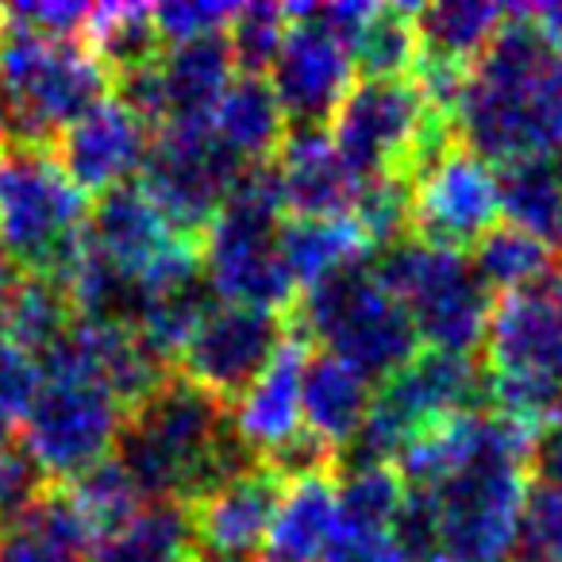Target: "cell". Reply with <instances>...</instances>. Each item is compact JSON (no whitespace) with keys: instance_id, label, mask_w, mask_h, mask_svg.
Wrapping results in <instances>:
<instances>
[{"instance_id":"obj_46","label":"cell","mask_w":562,"mask_h":562,"mask_svg":"<svg viewBox=\"0 0 562 562\" xmlns=\"http://www.w3.org/2000/svg\"><path fill=\"white\" fill-rule=\"evenodd\" d=\"M262 562H266V559H262Z\"/></svg>"},{"instance_id":"obj_39","label":"cell","mask_w":562,"mask_h":562,"mask_svg":"<svg viewBox=\"0 0 562 562\" xmlns=\"http://www.w3.org/2000/svg\"><path fill=\"white\" fill-rule=\"evenodd\" d=\"M47 482L16 443H0V531H9L40 501Z\"/></svg>"},{"instance_id":"obj_21","label":"cell","mask_w":562,"mask_h":562,"mask_svg":"<svg viewBox=\"0 0 562 562\" xmlns=\"http://www.w3.org/2000/svg\"><path fill=\"white\" fill-rule=\"evenodd\" d=\"M378 382H370L362 370L347 367L336 355H308L305 390H301V408H305V431L328 443L344 459L359 439L362 424L374 405Z\"/></svg>"},{"instance_id":"obj_14","label":"cell","mask_w":562,"mask_h":562,"mask_svg":"<svg viewBox=\"0 0 562 562\" xmlns=\"http://www.w3.org/2000/svg\"><path fill=\"white\" fill-rule=\"evenodd\" d=\"M243 166H235L216 139L204 127H162L150 143L147 166H143L139 186L150 193V201L166 212L178 232L201 239L209 220L220 212L235 181L243 178Z\"/></svg>"},{"instance_id":"obj_42","label":"cell","mask_w":562,"mask_h":562,"mask_svg":"<svg viewBox=\"0 0 562 562\" xmlns=\"http://www.w3.org/2000/svg\"><path fill=\"white\" fill-rule=\"evenodd\" d=\"M20 285H24V270H20L9 250L0 247V336H4V324H9L12 301H16Z\"/></svg>"},{"instance_id":"obj_41","label":"cell","mask_w":562,"mask_h":562,"mask_svg":"<svg viewBox=\"0 0 562 562\" xmlns=\"http://www.w3.org/2000/svg\"><path fill=\"white\" fill-rule=\"evenodd\" d=\"M531 470H536V482L562 490V428H551L536 443V454H531Z\"/></svg>"},{"instance_id":"obj_36","label":"cell","mask_w":562,"mask_h":562,"mask_svg":"<svg viewBox=\"0 0 562 562\" xmlns=\"http://www.w3.org/2000/svg\"><path fill=\"white\" fill-rule=\"evenodd\" d=\"M40 385H43L40 359L20 351L9 339H0V443H12V436H20Z\"/></svg>"},{"instance_id":"obj_22","label":"cell","mask_w":562,"mask_h":562,"mask_svg":"<svg viewBox=\"0 0 562 562\" xmlns=\"http://www.w3.org/2000/svg\"><path fill=\"white\" fill-rule=\"evenodd\" d=\"M278 243L297 293L316 290L324 281L339 278L347 270H359V266H367L374 258V247H370L367 232H362L355 216H285Z\"/></svg>"},{"instance_id":"obj_10","label":"cell","mask_w":562,"mask_h":562,"mask_svg":"<svg viewBox=\"0 0 562 562\" xmlns=\"http://www.w3.org/2000/svg\"><path fill=\"white\" fill-rule=\"evenodd\" d=\"M362 178H413L416 166L454 139L413 78H359L328 124Z\"/></svg>"},{"instance_id":"obj_8","label":"cell","mask_w":562,"mask_h":562,"mask_svg":"<svg viewBox=\"0 0 562 562\" xmlns=\"http://www.w3.org/2000/svg\"><path fill=\"white\" fill-rule=\"evenodd\" d=\"M40 367L43 385L20 428V451L40 470L43 482L70 485L74 477L116 454L127 408L93 374L58 355L40 359Z\"/></svg>"},{"instance_id":"obj_20","label":"cell","mask_w":562,"mask_h":562,"mask_svg":"<svg viewBox=\"0 0 562 562\" xmlns=\"http://www.w3.org/2000/svg\"><path fill=\"white\" fill-rule=\"evenodd\" d=\"M209 135L216 147L243 170L270 166L278 147L290 135V120L281 112V101L273 93L270 78L239 74L220 97V104L209 116Z\"/></svg>"},{"instance_id":"obj_40","label":"cell","mask_w":562,"mask_h":562,"mask_svg":"<svg viewBox=\"0 0 562 562\" xmlns=\"http://www.w3.org/2000/svg\"><path fill=\"white\" fill-rule=\"evenodd\" d=\"M324 562H416L397 531H347L339 528Z\"/></svg>"},{"instance_id":"obj_1","label":"cell","mask_w":562,"mask_h":562,"mask_svg":"<svg viewBox=\"0 0 562 562\" xmlns=\"http://www.w3.org/2000/svg\"><path fill=\"white\" fill-rule=\"evenodd\" d=\"M536 443L531 431L497 416L482 454L428 490H408L397 536L416 562H513Z\"/></svg>"},{"instance_id":"obj_24","label":"cell","mask_w":562,"mask_h":562,"mask_svg":"<svg viewBox=\"0 0 562 562\" xmlns=\"http://www.w3.org/2000/svg\"><path fill=\"white\" fill-rule=\"evenodd\" d=\"M93 551L97 531L63 485L43 490L9 531H0V562H89Z\"/></svg>"},{"instance_id":"obj_44","label":"cell","mask_w":562,"mask_h":562,"mask_svg":"<svg viewBox=\"0 0 562 562\" xmlns=\"http://www.w3.org/2000/svg\"><path fill=\"white\" fill-rule=\"evenodd\" d=\"M186 562H227V559H212V554H201V551H196L193 559H186Z\"/></svg>"},{"instance_id":"obj_18","label":"cell","mask_w":562,"mask_h":562,"mask_svg":"<svg viewBox=\"0 0 562 562\" xmlns=\"http://www.w3.org/2000/svg\"><path fill=\"white\" fill-rule=\"evenodd\" d=\"M281 493H285V482L262 462L239 470L216 490L204 493L196 505H189L201 554L227 562H247L262 554Z\"/></svg>"},{"instance_id":"obj_26","label":"cell","mask_w":562,"mask_h":562,"mask_svg":"<svg viewBox=\"0 0 562 562\" xmlns=\"http://www.w3.org/2000/svg\"><path fill=\"white\" fill-rule=\"evenodd\" d=\"M513 9L493 4V0H439L416 9V32H420L424 58H439L451 66H470L493 47Z\"/></svg>"},{"instance_id":"obj_17","label":"cell","mask_w":562,"mask_h":562,"mask_svg":"<svg viewBox=\"0 0 562 562\" xmlns=\"http://www.w3.org/2000/svg\"><path fill=\"white\" fill-rule=\"evenodd\" d=\"M270 170L281 209L297 220L351 216L370 181L347 162L328 127H290Z\"/></svg>"},{"instance_id":"obj_23","label":"cell","mask_w":562,"mask_h":562,"mask_svg":"<svg viewBox=\"0 0 562 562\" xmlns=\"http://www.w3.org/2000/svg\"><path fill=\"white\" fill-rule=\"evenodd\" d=\"M339 536V485L336 474H313L290 482L281 493L266 562H324Z\"/></svg>"},{"instance_id":"obj_32","label":"cell","mask_w":562,"mask_h":562,"mask_svg":"<svg viewBox=\"0 0 562 562\" xmlns=\"http://www.w3.org/2000/svg\"><path fill=\"white\" fill-rule=\"evenodd\" d=\"M74 324H78V316H74V305H70V297H66L63 281L24 278L16 301H12L4 336L0 339H9V344H16L20 351L43 359V355H47Z\"/></svg>"},{"instance_id":"obj_16","label":"cell","mask_w":562,"mask_h":562,"mask_svg":"<svg viewBox=\"0 0 562 562\" xmlns=\"http://www.w3.org/2000/svg\"><path fill=\"white\" fill-rule=\"evenodd\" d=\"M155 132L116 93L55 135V158L81 193H112L143 178Z\"/></svg>"},{"instance_id":"obj_34","label":"cell","mask_w":562,"mask_h":562,"mask_svg":"<svg viewBox=\"0 0 562 562\" xmlns=\"http://www.w3.org/2000/svg\"><path fill=\"white\" fill-rule=\"evenodd\" d=\"M285 32H290V4H239L227 27V47H232L239 74L266 78Z\"/></svg>"},{"instance_id":"obj_5","label":"cell","mask_w":562,"mask_h":562,"mask_svg":"<svg viewBox=\"0 0 562 562\" xmlns=\"http://www.w3.org/2000/svg\"><path fill=\"white\" fill-rule=\"evenodd\" d=\"M281 224L285 209L273 186V170H247L201 232V266L212 297L278 316L297 305V285L278 243Z\"/></svg>"},{"instance_id":"obj_30","label":"cell","mask_w":562,"mask_h":562,"mask_svg":"<svg viewBox=\"0 0 562 562\" xmlns=\"http://www.w3.org/2000/svg\"><path fill=\"white\" fill-rule=\"evenodd\" d=\"M470 262H474L477 278L490 285L493 297H505V293L531 290L539 281L554 278L562 270L559 250H551L547 243H539L536 235L520 232V227L497 224L474 250H470Z\"/></svg>"},{"instance_id":"obj_37","label":"cell","mask_w":562,"mask_h":562,"mask_svg":"<svg viewBox=\"0 0 562 562\" xmlns=\"http://www.w3.org/2000/svg\"><path fill=\"white\" fill-rule=\"evenodd\" d=\"M150 12H155L162 47H181V43L227 35L239 4H224V0H170V4H150Z\"/></svg>"},{"instance_id":"obj_31","label":"cell","mask_w":562,"mask_h":562,"mask_svg":"<svg viewBox=\"0 0 562 562\" xmlns=\"http://www.w3.org/2000/svg\"><path fill=\"white\" fill-rule=\"evenodd\" d=\"M351 55L362 78H413L424 55L420 32H416V9L370 4L367 20L351 40Z\"/></svg>"},{"instance_id":"obj_15","label":"cell","mask_w":562,"mask_h":562,"mask_svg":"<svg viewBox=\"0 0 562 562\" xmlns=\"http://www.w3.org/2000/svg\"><path fill=\"white\" fill-rule=\"evenodd\" d=\"M266 78L290 127H328L359 81V66L351 47L308 4H290V32Z\"/></svg>"},{"instance_id":"obj_45","label":"cell","mask_w":562,"mask_h":562,"mask_svg":"<svg viewBox=\"0 0 562 562\" xmlns=\"http://www.w3.org/2000/svg\"><path fill=\"white\" fill-rule=\"evenodd\" d=\"M559 316H562V281H559Z\"/></svg>"},{"instance_id":"obj_38","label":"cell","mask_w":562,"mask_h":562,"mask_svg":"<svg viewBox=\"0 0 562 562\" xmlns=\"http://www.w3.org/2000/svg\"><path fill=\"white\" fill-rule=\"evenodd\" d=\"M89 12H93V4H74V0H32V4H4V9H0V20L24 27V32L47 35V40L86 43Z\"/></svg>"},{"instance_id":"obj_33","label":"cell","mask_w":562,"mask_h":562,"mask_svg":"<svg viewBox=\"0 0 562 562\" xmlns=\"http://www.w3.org/2000/svg\"><path fill=\"white\" fill-rule=\"evenodd\" d=\"M63 490L70 493V501L81 508L89 528L97 531V543H101L104 536H112L120 524H127L143 505H147L143 490L132 482V474L120 467L116 454L104 459L101 467L86 470L81 477H74L70 485H63Z\"/></svg>"},{"instance_id":"obj_13","label":"cell","mask_w":562,"mask_h":562,"mask_svg":"<svg viewBox=\"0 0 562 562\" xmlns=\"http://www.w3.org/2000/svg\"><path fill=\"white\" fill-rule=\"evenodd\" d=\"M293 324L278 313L212 301L178 355V374L232 405L278 355Z\"/></svg>"},{"instance_id":"obj_19","label":"cell","mask_w":562,"mask_h":562,"mask_svg":"<svg viewBox=\"0 0 562 562\" xmlns=\"http://www.w3.org/2000/svg\"><path fill=\"white\" fill-rule=\"evenodd\" d=\"M308 367V339L297 328H290L285 344L278 347L266 370L227 405L232 431L258 462L270 459L273 451L297 439L305 431V408H301V390H305Z\"/></svg>"},{"instance_id":"obj_35","label":"cell","mask_w":562,"mask_h":562,"mask_svg":"<svg viewBox=\"0 0 562 562\" xmlns=\"http://www.w3.org/2000/svg\"><path fill=\"white\" fill-rule=\"evenodd\" d=\"M513 562H562V490L531 477Z\"/></svg>"},{"instance_id":"obj_2","label":"cell","mask_w":562,"mask_h":562,"mask_svg":"<svg viewBox=\"0 0 562 562\" xmlns=\"http://www.w3.org/2000/svg\"><path fill=\"white\" fill-rule=\"evenodd\" d=\"M451 132L493 166L528 155L562 158V58L524 9H513L505 32L470 66Z\"/></svg>"},{"instance_id":"obj_29","label":"cell","mask_w":562,"mask_h":562,"mask_svg":"<svg viewBox=\"0 0 562 562\" xmlns=\"http://www.w3.org/2000/svg\"><path fill=\"white\" fill-rule=\"evenodd\" d=\"M86 47L101 58L112 81L147 70L166 50L162 40H158L150 4H93L86 27Z\"/></svg>"},{"instance_id":"obj_6","label":"cell","mask_w":562,"mask_h":562,"mask_svg":"<svg viewBox=\"0 0 562 562\" xmlns=\"http://www.w3.org/2000/svg\"><path fill=\"white\" fill-rule=\"evenodd\" d=\"M112 74L74 40H47L0 20V112L9 139L47 143L112 97Z\"/></svg>"},{"instance_id":"obj_11","label":"cell","mask_w":562,"mask_h":562,"mask_svg":"<svg viewBox=\"0 0 562 562\" xmlns=\"http://www.w3.org/2000/svg\"><path fill=\"white\" fill-rule=\"evenodd\" d=\"M485 374L467 355L416 351L397 374L378 382L374 405L344 459L397 462L413 439L470 408H482ZM339 459V462H344Z\"/></svg>"},{"instance_id":"obj_4","label":"cell","mask_w":562,"mask_h":562,"mask_svg":"<svg viewBox=\"0 0 562 562\" xmlns=\"http://www.w3.org/2000/svg\"><path fill=\"white\" fill-rule=\"evenodd\" d=\"M86 224L89 196L50 143L0 139V247L27 278L63 281L81 255Z\"/></svg>"},{"instance_id":"obj_25","label":"cell","mask_w":562,"mask_h":562,"mask_svg":"<svg viewBox=\"0 0 562 562\" xmlns=\"http://www.w3.org/2000/svg\"><path fill=\"white\" fill-rule=\"evenodd\" d=\"M493 170L505 224L536 235L551 250H562V158L528 155Z\"/></svg>"},{"instance_id":"obj_43","label":"cell","mask_w":562,"mask_h":562,"mask_svg":"<svg viewBox=\"0 0 562 562\" xmlns=\"http://www.w3.org/2000/svg\"><path fill=\"white\" fill-rule=\"evenodd\" d=\"M543 43L562 58V4H536V9H524Z\"/></svg>"},{"instance_id":"obj_27","label":"cell","mask_w":562,"mask_h":562,"mask_svg":"<svg viewBox=\"0 0 562 562\" xmlns=\"http://www.w3.org/2000/svg\"><path fill=\"white\" fill-rule=\"evenodd\" d=\"M196 554L189 505L147 501L127 524L97 543L89 562H186Z\"/></svg>"},{"instance_id":"obj_3","label":"cell","mask_w":562,"mask_h":562,"mask_svg":"<svg viewBox=\"0 0 562 562\" xmlns=\"http://www.w3.org/2000/svg\"><path fill=\"white\" fill-rule=\"evenodd\" d=\"M116 459L143 497L173 505H196L220 482L258 462L235 439L224 401L181 374H170L127 413Z\"/></svg>"},{"instance_id":"obj_12","label":"cell","mask_w":562,"mask_h":562,"mask_svg":"<svg viewBox=\"0 0 562 562\" xmlns=\"http://www.w3.org/2000/svg\"><path fill=\"white\" fill-rule=\"evenodd\" d=\"M501 224L497 170L459 139L439 147L408 178V232L431 247L474 250Z\"/></svg>"},{"instance_id":"obj_28","label":"cell","mask_w":562,"mask_h":562,"mask_svg":"<svg viewBox=\"0 0 562 562\" xmlns=\"http://www.w3.org/2000/svg\"><path fill=\"white\" fill-rule=\"evenodd\" d=\"M339 528L347 531H397L408 505V485L393 462L344 459L336 467Z\"/></svg>"},{"instance_id":"obj_7","label":"cell","mask_w":562,"mask_h":562,"mask_svg":"<svg viewBox=\"0 0 562 562\" xmlns=\"http://www.w3.org/2000/svg\"><path fill=\"white\" fill-rule=\"evenodd\" d=\"M374 270L405 305L420 351L467 355L474 359L485 347L493 316V293L477 278L467 250L431 247L408 235L405 243L378 255Z\"/></svg>"},{"instance_id":"obj_9","label":"cell","mask_w":562,"mask_h":562,"mask_svg":"<svg viewBox=\"0 0 562 562\" xmlns=\"http://www.w3.org/2000/svg\"><path fill=\"white\" fill-rule=\"evenodd\" d=\"M297 331L316 339L324 355L362 370L370 382H385L420 351L405 305L393 297L374 262L308 290L297 305Z\"/></svg>"}]
</instances>
